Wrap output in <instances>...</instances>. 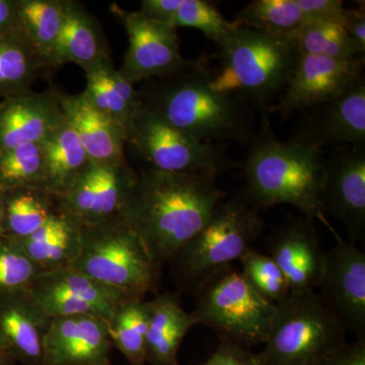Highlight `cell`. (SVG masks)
Returning a JSON list of instances; mask_svg holds the SVG:
<instances>
[{"mask_svg":"<svg viewBox=\"0 0 365 365\" xmlns=\"http://www.w3.org/2000/svg\"><path fill=\"white\" fill-rule=\"evenodd\" d=\"M44 189L53 196L66 193L91 162L76 132L66 121L42 143Z\"/></svg>","mask_w":365,"mask_h":365,"instance_id":"obj_26","label":"cell"},{"mask_svg":"<svg viewBox=\"0 0 365 365\" xmlns=\"http://www.w3.org/2000/svg\"><path fill=\"white\" fill-rule=\"evenodd\" d=\"M4 237V199L2 194L0 193V239Z\"/></svg>","mask_w":365,"mask_h":365,"instance_id":"obj_44","label":"cell"},{"mask_svg":"<svg viewBox=\"0 0 365 365\" xmlns=\"http://www.w3.org/2000/svg\"><path fill=\"white\" fill-rule=\"evenodd\" d=\"M200 365H261L258 353L248 348L220 340L215 353Z\"/></svg>","mask_w":365,"mask_h":365,"instance_id":"obj_37","label":"cell"},{"mask_svg":"<svg viewBox=\"0 0 365 365\" xmlns=\"http://www.w3.org/2000/svg\"><path fill=\"white\" fill-rule=\"evenodd\" d=\"M50 322L29 290L0 297V340L16 364L43 365Z\"/></svg>","mask_w":365,"mask_h":365,"instance_id":"obj_20","label":"cell"},{"mask_svg":"<svg viewBox=\"0 0 365 365\" xmlns=\"http://www.w3.org/2000/svg\"><path fill=\"white\" fill-rule=\"evenodd\" d=\"M16 360L6 349L2 341L0 340V365H16Z\"/></svg>","mask_w":365,"mask_h":365,"instance_id":"obj_43","label":"cell"},{"mask_svg":"<svg viewBox=\"0 0 365 365\" xmlns=\"http://www.w3.org/2000/svg\"><path fill=\"white\" fill-rule=\"evenodd\" d=\"M364 61H341L302 55L276 111L284 116L306 112L332 100L361 78Z\"/></svg>","mask_w":365,"mask_h":365,"instance_id":"obj_14","label":"cell"},{"mask_svg":"<svg viewBox=\"0 0 365 365\" xmlns=\"http://www.w3.org/2000/svg\"><path fill=\"white\" fill-rule=\"evenodd\" d=\"M111 11L128 37L123 63L118 69L125 81L135 85L163 78L188 63L180 50L176 26L150 20L139 11H127L118 4H113Z\"/></svg>","mask_w":365,"mask_h":365,"instance_id":"obj_10","label":"cell"},{"mask_svg":"<svg viewBox=\"0 0 365 365\" xmlns=\"http://www.w3.org/2000/svg\"><path fill=\"white\" fill-rule=\"evenodd\" d=\"M39 274L18 242L0 239V297L26 292Z\"/></svg>","mask_w":365,"mask_h":365,"instance_id":"obj_36","label":"cell"},{"mask_svg":"<svg viewBox=\"0 0 365 365\" xmlns=\"http://www.w3.org/2000/svg\"><path fill=\"white\" fill-rule=\"evenodd\" d=\"M137 175L128 158L119 163L91 162L66 193L55 197L57 210L81 227L104 222L124 207Z\"/></svg>","mask_w":365,"mask_h":365,"instance_id":"obj_11","label":"cell"},{"mask_svg":"<svg viewBox=\"0 0 365 365\" xmlns=\"http://www.w3.org/2000/svg\"><path fill=\"white\" fill-rule=\"evenodd\" d=\"M127 153L144 167L169 173H206L220 176L234 167L220 144L202 143L165 121L141 102L126 133Z\"/></svg>","mask_w":365,"mask_h":365,"instance_id":"obj_9","label":"cell"},{"mask_svg":"<svg viewBox=\"0 0 365 365\" xmlns=\"http://www.w3.org/2000/svg\"><path fill=\"white\" fill-rule=\"evenodd\" d=\"M112 347L105 319L85 314L53 318L43 365H111Z\"/></svg>","mask_w":365,"mask_h":365,"instance_id":"obj_17","label":"cell"},{"mask_svg":"<svg viewBox=\"0 0 365 365\" xmlns=\"http://www.w3.org/2000/svg\"><path fill=\"white\" fill-rule=\"evenodd\" d=\"M345 329L316 292L290 294L278 304L261 365H318L344 344Z\"/></svg>","mask_w":365,"mask_h":365,"instance_id":"obj_8","label":"cell"},{"mask_svg":"<svg viewBox=\"0 0 365 365\" xmlns=\"http://www.w3.org/2000/svg\"><path fill=\"white\" fill-rule=\"evenodd\" d=\"M44 182L42 144H25L0 153V193L23 188L44 189Z\"/></svg>","mask_w":365,"mask_h":365,"instance_id":"obj_33","label":"cell"},{"mask_svg":"<svg viewBox=\"0 0 365 365\" xmlns=\"http://www.w3.org/2000/svg\"><path fill=\"white\" fill-rule=\"evenodd\" d=\"M71 267L130 297L144 299L160 283V266L120 215L81 227V250Z\"/></svg>","mask_w":365,"mask_h":365,"instance_id":"obj_5","label":"cell"},{"mask_svg":"<svg viewBox=\"0 0 365 365\" xmlns=\"http://www.w3.org/2000/svg\"><path fill=\"white\" fill-rule=\"evenodd\" d=\"M307 20L336 21L342 23L347 9L341 0H297Z\"/></svg>","mask_w":365,"mask_h":365,"instance_id":"obj_38","label":"cell"},{"mask_svg":"<svg viewBox=\"0 0 365 365\" xmlns=\"http://www.w3.org/2000/svg\"><path fill=\"white\" fill-rule=\"evenodd\" d=\"M268 251L287 277L292 294L316 292L326 252L322 249L313 220L304 216L277 228L269 239Z\"/></svg>","mask_w":365,"mask_h":365,"instance_id":"obj_18","label":"cell"},{"mask_svg":"<svg viewBox=\"0 0 365 365\" xmlns=\"http://www.w3.org/2000/svg\"><path fill=\"white\" fill-rule=\"evenodd\" d=\"M216 179L215 175L206 173L138 170L119 215L160 267L173 261L227 198Z\"/></svg>","mask_w":365,"mask_h":365,"instance_id":"obj_1","label":"cell"},{"mask_svg":"<svg viewBox=\"0 0 365 365\" xmlns=\"http://www.w3.org/2000/svg\"><path fill=\"white\" fill-rule=\"evenodd\" d=\"M192 313L197 325L212 329L220 340L251 349L265 344L277 306L264 299L232 265L204 281Z\"/></svg>","mask_w":365,"mask_h":365,"instance_id":"obj_7","label":"cell"},{"mask_svg":"<svg viewBox=\"0 0 365 365\" xmlns=\"http://www.w3.org/2000/svg\"><path fill=\"white\" fill-rule=\"evenodd\" d=\"M322 201L326 216L342 223L350 244L356 245L365 232V146L341 150L326 160Z\"/></svg>","mask_w":365,"mask_h":365,"instance_id":"obj_15","label":"cell"},{"mask_svg":"<svg viewBox=\"0 0 365 365\" xmlns=\"http://www.w3.org/2000/svg\"><path fill=\"white\" fill-rule=\"evenodd\" d=\"M60 91L33 90L0 100V153L42 143L64 122Z\"/></svg>","mask_w":365,"mask_h":365,"instance_id":"obj_19","label":"cell"},{"mask_svg":"<svg viewBox=\"0 0 365 365\" xmlns=\"http://www.w3.org/2000/svg\"><path fill=\"white\" fill-rule=\"evenodd\" d=\"M29 292L49 318L85 314L108 323L130 297L72 267L40 273Z\"/></svg>","mask_w":365,"mask_h":365,"instance_id":"obj_12","label":"cell"},{"mask_svg":"<svg viewBox=\"0 0 365 365\" xmlns=\"http://www.w3.org/2000/svg\"><path fill=\"white\" fill-rule=\"evenodd\" d=\"M260 211L242 192L218 204L202 230L170 262L182 287L195 294L204 281L253 248L263 230Z\"/></svg>","mask_w":365,"mask_h":365,"instance_id":"obj_6","label":"cell"},{"mask_svg":"<svg viewBox=\"0 0 365 365\" xmlns=\"http://www.w3.org/2000/svg\"><path fill=\"white\" fill-rule=\"evenodd\" d=\"M204 58L189 60L182 68L143 83L141 102L165 121L202 143L251 144L256 136L248 104L213 85Z\"/></svg>","mask_w":365,"mask_h":365,"instance_id":"obj_2","label":"cell"},{"mask_svg":"<svg viewBox=\"0 0 365 365\" xmlns=\"http://www.w3.org/2000/svg\"><path fill=\"white\" fill-rule=\"evenodd\" d=\"M242 193L262 209L292 205L304 217L328 225L322 194L326 178V160L322 148L292 136L281 141L274 134L267 114L262 113L260 133L250 144L244 165Z\"/></svg>","mask_w":365,"mask_h":365,"instance_id":"obj_3","label":"cell"},{"mask_svg":"<svg viewBox=\"0 0 365 365\" xmlns=\"http://www.w3.org/2000/svg\"><path fill=\"white\" fill-rule=\"evenodd\" d=\"M173 25L201 31L208 39L220 45L234 31L237 24L230 21L217 7L205 0H182Z\"/></svg>","mask_w":365,"mask_h":365,"instance_id":"obj_35","label":"cell"},{"mask_svg":"<svg viewBox=\"0 0 365 365\" xmlns=\"http://www.w3.org/2000/svg\"><path fill=\"white\" fill-rule=\"evenodd\" d=\"M81 241V225L57 210L39 230L16 242L39 272L44 273L71 267L78 258Z\"/></svg>","mask_w":365,"mask_h":365,"instance_id":"obj_24","label":"cell"},{"mask_svg":"<svg viewBox=\"0 0 365 365\" xmlns=\"http://www.w3.org/2000/svg\"><path fill=\"white\" fill-rule=\"evenodd\" d=\"M196 325L195 316L182 307L178 295L163 292L150 300L146 364L179 365L180 347Z\"/></svg>","mask_w":365,"mask_h":365,"instance_id":"obj_23","label":"cell"},{"mask_svg":"<svg viewBox=\"0 0 365 365\" xmlns=\"http://www.w3.org/2000/svg\"><path fill=\"white\" fill-rule=\"evenodd\" d=\"M334 235L337 245L326 252L318 294L345 331L365 340V254Z\"/></svg>","mask_w":365,"mask_h":365,"instance_id":"obj_13","label":"cell"},{"mask_svg":"<svg viewBox=\"0 0 365 365\" xmlns=\"http://www.w3.org/2000/svg\"><path fill=\"white\" fill-rule=\"evenodd\" d=\"M48 69L51 68L26 36L0 39V98L32 90Z\"/></svg>","mask_w":365,"mask_h":365,"instance_id":"obj_27","label":"cell"},{"mask_svg":"<svg viewBox=\"0 0 365 365\" xmlns=\"http://www.w3.org/2000/svg\"><path fill=\"white\" fill-rule=\"evenodd\" d=\"M66 6V0H18L24 32L49 66L63 24Z\"/></svg>","mask_w":365,"mask_h":365,"instance_id":"obj_31","label":"cell"},{"mask_svg":"<svg viewBox=\"0 0 365 365\" xmlns=\"http://www.w3.org/2000/svg\"><path fill=\"white\" fill-rule=\"evenodd\" d=\"M23 35L18 0H0V39Z\"/></svg>","mask_w":365,"mask_h":365,"instance_id":"obj_42","label":"cell"},{"mask_svg":"<svg viewBox=\"0 0 365 365\" xmlns=\"http://www.w3.org/2000/svg\"><path fill=\"white\" fill-rule=\"evenodd\" d=\"M306 120L294 137L324 146H365V78L324 104L306 111Z\"/></svg>","mask_w":365,"mask_h":365,"instance_id":"obj_16","label":"cell"},{"mask_svg":"<svg viewBox=\"0 0 365 365\" xmlns=\"http://www.w3.org/2000/svg\"><path fill=\"white\" fill-rule=\"evenodd\" d=\"M83 91L91 104L127 133L141 104L134 85L122 78L112 59L86 71Z\"/></svg>","mask_w":365,"mask_h":365,"instance_id":"obj_25","label":"cell"},{"mask_svg":"<svg viewBox=\"0 0 365 365\" xmlns=\"http://www.w3.org/2000/svg\"><path fill=\"white\" fill-rule=\"evenodd\" d=\"M64 121L76 132L91 162L119 163L127 160L126 134L98 111L83 93H60Z\"/></svg>","mask_w":365,"mask_h":365,"instance_id":"obj_21","label":"cell"},{"mask_svg":"<svg viewBox=\"0 0 365 365\" xmlns=\"http://www.w3.org/2000/svg\"><path fill=\"white\" fill-rule=\"evenodd\" d=\"M240 262L245 279L264 299L278 306L292 294L287 277L269 255L252 248L242 255Z\"/></svg>","mask_w":365,"mask_h":365,"instance_id":"obj_34","label":"cell"},{"mask_svg":"<svg viewBox=\"0 0 365 365\" xmlns=\"http://www.w3.org/2000/svg\"><path fill=\"white\" fill-rule=\"evenodd\" d=\"M222 71L213 85L266 113L267 106L282 93L299 64L294 41L276 39L237 25L218 45Z\"/></svg>","mask_w":365,"mask_h":365,"instance_id":"obj_4","label":"cell"},{"mask_svg":"<svg viewBox=\"0 0 365 365\" xmlns=\"http://www.w3.org/2000/svg\"><path fill=\"white\" fill-rule=\"evenodd\" d=\"M150 322V300L129 297L118 307L108 323L113 346L129 365H146V338Z\"/></svg>","mask_w":365,"mask_h":365,"instance_id":"obj_30","label":"cell"},{"mask_svg":"<svg viewBox=\"0 0 365 365\" xmlns=\"http://www.w3.org/2000/svg\"><path fill=\"white\" fill-rule=\"evenodd\" d=\"M4 237L25 239L57 212L55 197L44 189L23 188L2 194Z\"/></svg>","mask_w":365,"mask_h":365,"instance_id":"obj_28","label":"cell"},{"mask_svg":"<svg viewBox=\"0 0 365 365\" xmlns=\"http://www.w3.org/2000/svg\"><path fill=\"white\" fill-rule=\"evenodd\" d=\"M307 21L297 0H254L237 14L235 21L269 37L295 42Z\"/></svg>","mask_w":365,"mask_h":365,"instance_id":"obj_29","label":"cell"},{"mask_svg":"<svg viewBox=\"0 0 365 365\" xmlns=\"http://www.w3.org/2000/svg\"><path fill=\"white\" fill-rule=\"evenodd\" d=\"M342 26L350 39L356 46L359 55L365 54V2H359L356 9H347Z\"/></svg>","mask_w":365,"mask_h":365,"instance_id":"obj_40","label":"cell"},{"mask_svg":"<svg viewBox=\"0 0 365 365\" xmlns=\"http://www.w3.org/2000/svg\"><path fill=\"white\" fill-rule=\"evenodd\" d=\"M182 2V0H143L139 11L150 20L173 25Z\"/></svg>","mask_w":365,"mask_h":365,"instance_id":"obj_41","label":"cell"},{"mask_svg":"<svg viewBox=\"0 0 365 365\" xmlns=\"http://www.w3.org/2000/svg\"><path fill=\"white\" fill-rule=\"evenodd\" d=\"M318 365H365V340L345 342Z\"/></svg>","mask_w":365,"mask_h":365,"instance_id":"obj_39","label":"cell"},{"mask_svg":"<svg viewBox=\"0 0 365 365\" xmlns=\"http://www.w3.org/2000/svg\"><path fill=\"white\" fill-rule=\"evenodd\" d=\"M109 59V43L100 21L85 4L66 0L63 24L50 61L51 68L73 63L86 72Z\"/></svg>","mask_w":365,"mask_h":365,"instance_id":"obj_22","label":"cell"},{"mask_svg":"<svg viewBox=\"0 0 365 365\" xmlns=\"http://www.w3.org/2000/svg\"><path fill=\"white\" fill-rule=\"evenodd\" d=\"M295 43L302 55H314L341 61H351L359 55L342 24L336 21L307 20Z\"/></svg>","mask_w":365,"mask_h":365,"instance_id":"obj_32","label":"cell"}]
</instances>
